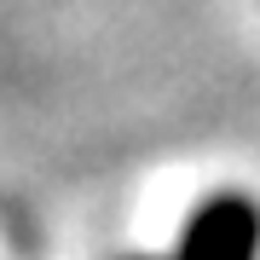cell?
Returning a JSON list of instances; mask_svg holds the SVG:
<instances>
[{"instance_id":"1","label":"cell","mask_w":260,"mask_h":260,"mask_svg":"<svg viewBox=\"0 0 260 260\" xmlns=\"http://www.w3.org/2000/svg\"><path fill=\"white\" fill-rule=\"evenodd\" d=\"M87 260H260V174L185 168L150 197H133Z\"/></svg>"}]
</instances>
